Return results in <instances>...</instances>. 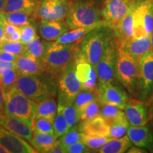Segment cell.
Here are the masks:
<instances>
[{"label": "cell", "instance_id": "d6a6232c", "mask_svg": "<svg viewBox=\"0 0 153 153\" xmlns=\"http://www.w3.org/2000/svg\"><path fill=\"white\" fill-rule=\"evenodd\" d=\"M78 110L79 111L81 121L91 119L96 116H100L101 103L99 100L91 101Z\"/></svg>", "mask_w": 153, "mask_h": 153}, {"label": "cell", "instance_id": "2e32d148", "mask_svg": "<svg viewBox=\"0 0 153 153\" xmlns=\"http://www.w3.org/2000/svg\"><path fill=\"white\" fill-rule=\"evenodd\" d=\"M0 144L10 153L38 152L26 140L15 135L0 126Z\"/></svg>", "mask_w": 153, "mask_h": 153}, {"label": "cell", "instance_id": "11a10c76", "mask_svg": "<svg viewBox=\"0 0 153 153\" xmlns=\"http://www.w3.org/2000/svg\"><path fill=\"white\" fill-rule=\"evenodd\" d=\"M150 38H151V43H152V49L153 50V30L150 35Z\"/></svg>", "mask_w": 153, "mask_h": 153}, {"label": "cell", "instance_id": "ffe728a7", "mask_svg": "<svg viewBox=\"0 0 153 153\" xmlns=\"http://www.w3.org/2000/svg\"><path fill=\"white\" fill-rule=\"evenodd\" d=\"M132 144L149 150H153V135L146 126H130L127 132Z\"/></svg>", "mask_w": 153, "mask_h": 153}, {"label": "cell", "instance_id": "e575fe53", "mask_svg": "<svg viewBox=\"0 0 153 153\" xmlns=\"http://www.w3.org/2000/svg\"><path fill=\"white\" fill-rule=\"evenodd\" d=\"M19 76V73L16 69H13L2 74H0V87L3 89L4 92H7L14 87Z\"/></svg>", "mask_w": 153, "mask_h": 153}, {"label": "cell", "instance_id": "c3c4849f", "mask_svg": "<svg viewBox=\"0 0 153 153\" xmlns=\"http://www.w3.org/2000/svg\"><path fill=\"white\" fill-rule=\"evenodd\" d=\"M148 103L149 106V120H152L153 118V93L148 101Z\"/></svg>", "mask_w": 153, "mask_h": 153}, {"label": "cell", "instance_id": "83f0119b", "mask_svg": "<svg viewBox=\"0 0 153 153\" xmlns=\"http://www.w3.org/2000/svg\"><path fill=\"white\" fill-rule=\"evenodd\" d=\"M100 116L109 126L127 119L123 109L111 104H101Z\"/></svg>", "mask_w": 153, "mask_h": 153}, {"label": "cell", "instance_id": "f907efd6", "mask_svg": "<svg viewBox=\"0 0 153 153\" xmlns=\"http://www.w3.org/2000/svg\"><path fill=\"white\" fill-rule=\"evenodd\" d=\"M4 92L3 89L0 87V111H4Z\"/></svg>", "mask_w": 153, "mask_h": 153}, {"label": "cell", "instance_id": "7c38bea8", "mask_svg": "<svg viewBox=\"0 0 153 153\" xmlns=\"http://www.w3.org/2000/svg\"><path fill=\"white\" fill-rule=\"evenodd\" d=\"M75 72L81 82L83 90L95 91L97 89V74L95 68L91 65L83 55L81 48L76 51L74 56Z\"/></svg>", "mask_w": 153, "mask_h": 153}, {"label": "cell", "instance_id": "d590c367", "mask_svg": "<svg viewBox=\"0 0 153 153\" xmlns=\"http://www.w3.org/2000/svg\"><path fill=\"white\" fill-rule=\"evenodd\" d=\"M53 124L55 134L57 137L62 136L70 128L66 118H65L64 115L62 114V111L58 108H57V115L55 116V118Z\"/></svg>", "mask_w": 153, "mask_h": 153}, {"label": "cell", "instance_id": "ab89813d", "mask_svg": "<svg viewBox=\"0 0 153 153\" xmlns=\"http://www.w3.org/2000/svg\"><path fill=\"white\" fill-rule=\"evenodd\" d=\"M130 127V123L128 119L122 120L110 126L108 137L111 139L119 138L127 133Z\"/></svg>", "mask_w": 153, "mask_h": 153}, {"label": "cell", "instance_id": "4316f807", "mask_svg": "<svg viewBox=\"0 0 153 153\" xmlns=\"http://www.w3.org/2000/svg\"><path fill=\"white\" fill-rule=\"evenodd\" d=\"M36 19H37L35 16L20 11L0 13V22L13 24L18 27H22L28 24H35Z\"/></svg>", "mask_w": 153, "mask_h": 153}, {"label": "cell", "instance_id": "8992f818", "mask_svg": "<svg viewBox=\"0 0 153 153\" xmlns=\"http://www.w3.org/2000/svg\"><path fill=\"white\" fill-rule=\"evenodd\" d=\"M114 33L109 26H99L85 36L81 43V51L89 62L96 69L100 61L108 40Z\"/></svg>", "mask_w": 153, "mask_h": 153}, {"label": "cell", "instance_id": "ac0fdd59", "mask_svg": "<svg viewBox=\"0 0 153 153\" xmlns=\"http://www.w3.org/2000/svg\"><path fill=\"white\" fill-rule=\"evenodd\" d=\"M69 27L64 21L42 19L38 25V32L46 41H57L61 36L68 31Z\"/></svg>", "mask_w": 153, "mask_h": 153}, {"label": "cell", "instance_id": "f35d334b", "mask_svg": "<svg viewBox=\"0 0 153 153\" xmlns=\"http://www.w3.org/2000/svg\"><path fill=\"white\" fill-rule=\"evenodd\" d=\"M26 47L28 53L41 60L45 51V43L42 42L39 38H37L26 44Z\"/></svg>", "mask_w": 153, "mask_h": 153}, {"label": "cell", "instance_id": "52a82bcc", "mask_svg": "<svg viewBox=\"0 0 153 153\" xmlns=\"http://www.w3.org/2000/svg\"><path fill=\"white\" fill-rule=\"evenodd\" d=\"M118 56V43L114 33L108 40L96 72L98 82H116V66Z\"/></svg>", "mask_w": 153, "mask_h": 153}, {"label": "cell", "instance_id": "db71d44e", "mask_svg": "<svg viewBox=\"0 0 153 153\" xmlns=\"http://www.w3.org/2000/svg\"><path fill=\"white\" fill-rule=\"evenodd\" d=\"M0 153H9L8 151L6 150L1 144H0Z\"/></svg>", "mask_w": 153, "mask_h": 153}, {"label": "cell", "instance_id": "7a4b0ae2", "mask_svg": "<svg viewBox=\"0 0 153 153\" xmlns=\"http://www.w3.org/2000/svg\"><path fill=\"white\" fill-rule=\"evenodd\" d=\"M14 86L36 103L48 97H55L57 91V79L45 72L35 75H19Z\"/></svg>", "mask_w": 153, "mask_h": 153}, {"label": "cell", "instance_id": "5bb4252c", "mask_svg": "<svg viewBox=\"0 0 153 153\" xmlns=\"http://www.w3.org/2000/svg\"><path fill=\"white\" fill-rule=\"evenodd\" d=\"M70 0H40L36 18L64 21L70 10Z\"/></svg>", "mask_w": 153, "mask_h": 153}, {"label": "cell", "instance_id": "f6af8a7d", "mask_svg": "<svg viewBox=\"0 0 153 153\" xmlns=\"http://www.w3.org/2000/svg\"><path fill=\"white\" fill-rule=\"evenodd\" d=\"M20 55L11 54V53H5L0 51V60L7 61V62H16Z\"/></svg>", "mask_w": 153, "mask_h": 153}, {"label": "cell", "instance_id": "681fc988", "mask_svg": "<svg viewBox=\"0 0 153 153\" xmlns=\"http://www.w3.org/2000/svg\"><path fill=\"white\" fill-rule=\"evenodd\" d=\"M129 153H144L147 152V151L145 149H142V148H140V147L135 146V147H131L127 151Z\"/></svg>", "mask_w": 153, "mask_h": 153}, {"label": "cell", "instance_id": "cb8c5ba5", "mask_svg": "<svg viewBox=\"0 0 153 153\" xmlns=\"http://www.w3.org/2000/svg\"><path fill=\"white\" fill-rule=\"evenodd\" d=\"M40 0H7L2 12H24L36 18ZM37 19V18H36Z\"/></svg>", "mask_w": 153, "mask_h": 153}, {"label": "cell", "instance_id": "6da1fadb", "mask_svg": "<svg viewBox=\"0 0 153 153\" xmlns=\"http://www.w3.org/2000/svg\"><path fill=\"white\" fill-rule=\"evenodd\" d=\"M79 43L45 42V51L41 59L45 73L57 79L61 72L74 61L76 51L80 48Z\"/></svg>", "mask_w": 153, "mask_h": 153}, {"label": "cell", "instance_id": "5b68a950", "mask_svg": "<svg viewBox=\"0 0 153 153\" xmlns=\"http://www.w3.org/2000/svg\"><path fill=\"white\" fill-rule=\"evenodd\" d=\"M4 111L9 116L24 120L33 126L37 103L25 96L17 88L13 87L4 93Z\"/></svg>", "mask_w": 153, "mask_h": 153}, {"label": "cell", "instance_id": "7dc6e473", "mask_svg": "<svg viewBox=\"0 0 153 153\" xmlns=\"http://www.w3.org/2000/svg\"><path fill=\"white\" fill-rule=\"evenodd\" d=\"M50 153H65V149L64 148V147L62 146L61 144L60 140H57L56 144L54 145V147L49 150Z\"/></svg>", "mask_w": 153, "mask_h": 153}, {"label": "cell", "instance_id": "d4e9b609", "mask_svg": "<svg viewBox=\"0 0 153 153\" xmlns=\"http://www.w3.org/2000/svg\"><path fill=\"white\" fill-rule=\"evenodd\" d=\"M57 141V137L55 135L33 131L30 143L38 152L45 153L48 152L56 144Z\"/></svg>", "mask_w": 153, "mask_h": 153}, {"label": "cell", "instance_id": "b9f144b4", "mask_svg": "<svg viewBox=\"0 0 153 153\" xmlns=\"http://www.w3.org/2000/svg\"><path fill=\"white\" fill-rule=\"evenodd\" d=\"M21 33H22V38L20 42L24 45H26L33 39L39 38L36 31L35 24H28L21 27Z\"/></svg>", "mask_w": 153, "mask_h": 153}, {"label": "cell", "instance_id": "836d02e7", "mask_svg": "<svg viewBox=\"0 0 153 153\" xmlns=\"http://www.w3.org/2000/svg\"><path fill=\"white\" fill-rule=\"evenodd\" d=\"M60 141L65 149L74 143L81 141V133L79 131L78 125L72 126L67 133L60 137Z\"/></svg>", "mask_w": 153, "mask_h": 153}, {"label": "cell", "instance_id": "277c9868", "mask_svg": "<svg viewBox=\"0 0 153 153\" xmlns=\"http://www.w3.org/2000/svg\"><path fill=\"white\" fill-rule=\"evenodd\" d=\"M116 78L132 97H137L139 87V62L119 43Z\"/></svg>", "mask_w": 153, "mask_h": 153}, {"label": "cell", "instance_id": "f1b7e54d", "mask_svg": "<svg viewBox=\"0 0 153 153\" xmlns=\"http://www.w3.org/2000/svg\"><path fill=\"white\" fill-rule=\"evenodd\" d=\"M132 146V143L128 135L119 137L111 139L102 148L99 149L97 152L100 153H123Z\"/></svg>", "mask_w": 153, "mask_h": 153}, {"label": "cell", "instance_id": "9c48e42d", "mask_svg": "<svg viewBox=\"0 0 153 153\" xmlns=\"http://www.w3.org/2000/svg\"><path fill=\"white\" fill-rule=\"evenodd\" d=\"M153 30V0H139L133 11V38L150 36Z\"/></svg>", "mask_w": 153, "mask_h": 153}, {"label": "cell", "instance_id": "f546056e", "mask_svg": "<svg viewBox=\"0 0 153 153\" xmlns=\"http://www.w3.org/2000/svg\"><path fill=\"white\" fill-rule=\"evenodd\" d=\"M97 27H82L68 30L66 33L57 38L56 42L60 43L70 44L75 43H81L86 36L93 29Z\"/></svg>", "mask_w": 153, "mask_h": 153}, {"label": "cell", "instance_id": "4fadbf2b", "mask_svg": "<svg viewBox=\"0 0 153 153\" xmlns=\"http://www.w3.org/2000/svg\"><path fill=\"white\" fill-rule=\"evenodd\" d=\"M97 92L101 104H111L124 110L128 97L116 82H98Z\"/></svg>", "mask_w": 153, "mask_h": 153}, {"label": "cell", "instance_id": "f5cc1de1", "mask_svg": "<svg viewBox=\"0 0 153 153\" xmlns=\"http://www.w3.org/2000/svg\"><path fill=\"white\" fill-rule=\"evenodd\" d=\"M6 2H7V0H0V13L3 11Z\"/></svg>", "mask_w": 153, "mask_h": 153}, {"label": "cell", "instance_id": "9a60e30c", "mask_svg": "<svg viewBox=\"0 0 153 153\" xmlns=\"http://www.w3.org/2000/svg\"><path fill=\"white\" fill-rule=\"evenodd\" d=\"M126 118L130 126H145L149 120V106L148 101L139 99H128L124 108Z\"/></svg>", "mask_w": 153, "mask_h": 153}, {"label": "cell", "instance_id": "8fae6325", "mask_svg": "<svg viewBox=\"0 0 153 153\" xmlns=\"http://www.w3.org/2000/svg\"><path fill=\"white\" fill-rule=\"evenodd\" d=\"M139 0H104L101 11L106 26L112 29Z\"/></svg>", "mask_w": 153, "mask_h": 153}, {"label": "cell", "instance_id": "8d00e7d4", "mask_svg": "<svg viewBox=\"0 0 153 153\" xmlns=\"http://www.w3.org/2000/svg\"><path fill=\"white\" fill-rule=\"evenodd\" d=\"M0 51L11 54L21 55L26 51V45L20 41H3L0 43Z\"/></svg>", "mask_w": 153, "mask_h": 153}, {"label": "cell", "instance_id": "4dcf8cb0", "mask_svg": "<svg viewBox=\"0 0 153 153\" xmlns=\"http://www.w3.org/2000/svg\"><path fill=\"white\" fill-rule=\"evenodd\" d=\"M57 108L62 111L70 128L76 125L80 120L79 111L78 108L74 106V103L58 102Z\"/></svg>", "mask_w": 153, "mask_h": 153}, {"label": "cell", "instance_id": "74e56055", "mask_svg": "<svg viewBox=\"0 0 153 153\" xmlns=\"http://www.w3.org/2000/svg\"><path fill=\"white\" fill-rule=\"evenodd\" d=\"M97 100H99L98 94H97V91H91L83 90L82 89L76 96L75 99L74 100V104L78 109H79L81 107L85 106V105L88 104V103Z\"/></svg>", "mask_w": 153, "mask_h": 153}, {"label": "cell", "instance_id": "3957f363", "mask_svg": "<svg viewBox=\"0 0 153 153\" xmlns=\"http://www.w3.org/2000/svg\"><path fill=\"white\" fill-rule=\"evenodd\" d=\"M70 10L65 21L70 29L106 25L101 9L91 0H70Z\"/></svg>", "mask_w": 153, "mask_h": 153}, {"label": "cell", "instance_id": "484cf974", "mask_svg": "<svg viewBox=\"0 0 153 153\" xmlns=\"http://www.w3.org/2000/svg\"><path fill=\"white\" fill-rule=\"evenodd\" d=\"M57 112L55 97H48L37 103L35 118H45L53 123Z\"/></svg>", "mask_w": 153, "mask_h": 153}, {"label": "cell", "instance_id": "44dd1931", "mask_svg": "<svg viewBox=\"0 0 153 153\" xmlns=\"http://www.w3.org/2000/svg\"><path fill=\"white\" fill-rule=\"evenodd\" d=\"M79 131L87 135L97 136H108L110 126L101 116L91 119L82 120L79 125Z\"/></svg>", "mask_w": 153, "mask_h": 153}, {"label": "cell", "instance_id": "60d3db41", "mask_svg": "<svg viewBox=\"0 0 153 153\" xmlns=\"http://www.w3.org/2000/svg\"><path fill=\"white\" fill-rule=\"evenodd\" d=\"M32 128L33 131L55 135L53 123L45 118H35Z\"/></svg>", "mask_w": 153, "mask_h": 153}, {"label": "cell", "instance_id": "e0dca14e", "mask_svg": "<svg viewBox=\"0 0 153 153\" xmlns=\"http://www.w3.org/2000/svg\"><path fill=\"white\" fill-rule=\"evenodd\" d=\"M0 126L30 142L33 137V130L24 120L9 116L5 111H0Z\"/></svg>", "mask_w": 153, "mask_h": 153}, {"label": "cell", "instance_id": "816d5d0a", "mask_svg": "<svg viewBox=\"0 0 153 153\" xmlns=\"http://www.w3.org/2000/svg\"><path fill=\"white\" fill-rule=\"evenodd\" d=\"M4 26L2 22H0V43L4 41Z\"/></svg>", "mask_w": 153, "mask_h": 153}, {"label": "cell", "instance_id": "ba28073f", "mask_svg": "<svg viewBox=\"0 0 153 153\" xmlns=\"http://www.w3.org/2000/svg\"><path fill=\"white\" fill-rule=\"evenodd\" d=\"M58 102L74 103L76 96L82 90L81 82L75 72L74 60L57 78Z\"/></svg>", "mask_w": 153, "mask_h": 153}, {"label": "cell", "instance_id": "bcb514c9", "mask_svg": "<svg viewBox=\"0 0 153 153\" xmlns=\"http://www.w3.org/2000/svg\"><path fill=\"white\" fill-rule=\"evenodd\" d=\"M22 38V33H21V29L14 33L7 34L4 33V41H20Z\"/></svg>", "mask_w": 153, "mask_h": 153}, {"label": "cell", "instance_id": "1f68e13d", "mask_svg": "<svg viewBox=\"0 0 153 153\" xmlns=\"http://www.w3.org/2000/svg\"><path fill=\"white\" fill-rule=\"evenodd\" d=\"M111 140L108 136H97L81 133V141L91 150H99Z\"/></svg>", "mask_w": 153, "mask_h": 153}, {"label": "cell", "instance_id": "d6986e66", "mask_svg": "<svg viewBox=\"0 0 153 153\" xmlns=\"http://www.w3.org/2000/svg\"><path fill=\"white\" fill-rule=\"evenodd\" d=\"M16 70L19 75H35L45 73V69L41 60L25 51L16 61Z\"/></svg>", "mask_w": 153, "mask_h": 153}, {"label": "cell", "instance_id": "30bf717a", "mask_svg": "<svg viewBox=\"0 0 153 153\" xmlns=\"http://www.w3.org/2000/svg\"><path fill=\"white\" fill-rule=\"evenodd\" d=\"M153 93V50L143 55L139 62V87L136 99L148 101Z\"/></svg>", "mask_w": 153, "mask_h": 153}, {"label": "cell", "instance_id": "ee69618b", "mask_svg": "<svg viewBox=\"0 0 153 153\" xmlns=\"http://www.w3.org/2000/svg\"><path fill=\"white\" fill-rule=\"evenodd\" d=\"M13 69H16V62H7V61L0 60V74H2Z\"/></svg>", "mask_w": 153, "mask_h": 153}, {"label": "cell", "instance_id": "7402d4cb", "mask_svg": "<svg viewBox=\"0 0 153 153\" xmlns=\"http://www.w3.org/2000/svg\"><path fill=\"white\" fill-rule=\"evenodd\" d=\"M135 7L113 28L118 43L123 44L133 38V11Z\"/></svg>", "mask_w": 153, "mask_h": 153}, {"label": "cell", "instance_id": "603a6c76", "mask_svg": "<svg viewBox=\"0 0 153 153\" xmlns=\"http://www.w3.org/2000/svg\"><path fill=\"white\" fill-rule=\"evenodd\" d=\"M120 45H123L126 51L139 62L143 55L152 49L150 36H145L139 38H133L131 41Z\"/></svg>", "mask_w": 153, "mask_h": 153}, {"label": "cell", "instance_id": "7bdbcfd3", "mask_svg": "<svg viewBox=\"0 0 153 153\" xmlns=\"http://www.w3.org/2000/svg\"><path fill=\"white\" fill-rule=\"evenodd\" d=\"M91 149L84 144L82 141L74 143L70 145V147L65 149L66 152L69 153H82V152H90Z\"/></svg>", "mask_w": 153, "mask_h": 153}]
</instances>
